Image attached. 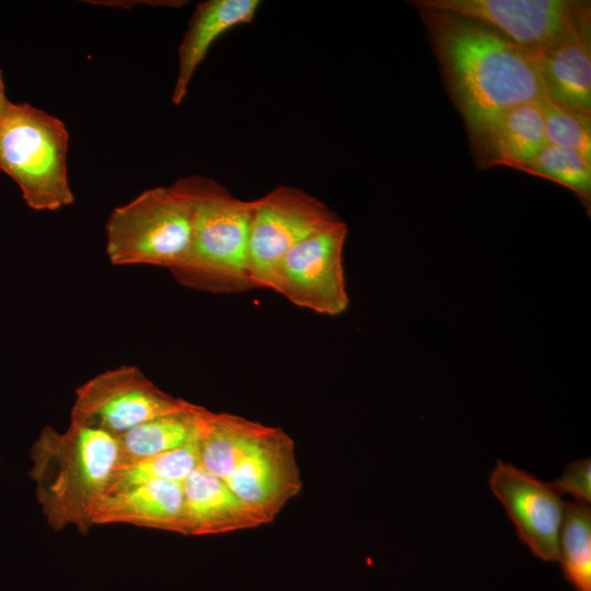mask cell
I'll return each instance as SVG.
<instances>
[{"instance_id": "obj_1", "label": "cell", "mask_w": 591, "mask_h": 591, "mask_svg": "<svg viewBox=\"0 0 591 591\" xmlns=\"http://www.w3.org/2000/svg\"><path fill=\"white\" fill-rule=\"evenodd\" d=\"M418 8L472 140L506 111L545 97L530 51L471 19Z\"/></svg>"}, {"instance_id": "obj_2", "label": "cell", "mask_w": 591, "mask_h": 591, "mask_svg": "<svg viewBox=\"0 0 591 591\" xmlns=\"http://www.w3.org/2000/svg\"><path fill=\"white\" fill-rule=\"evenodd\" d=\"M30 476L48 525L85 534L120 461L118 437L70 421L65 431L42 429L31 452Z\"/></svg>"}, {"instance_id": "obj_3", "label": "cell", "mask_w": 591, "mask_h": 591, "mask_svg": "<svg viewBox=\"0 0 591 591\" xmlns=\"http://www.w3.org/2000/svg\"><path fill=\"white\" fill-rule=\"evenodd\" d=\"M187 179L193 200L190 247L171 274L185 287L212 293L252 289L247 265L251 200L236 198L212 178Z\"/></svg>"}, {"instance_id": "obj_4", "label": "cell", "mask_w": 591, "mask_h": 591, "mask_svg": "<svg viewBox=\"0 0 591 591\" xmlns=\"http://www.w3.org/2000/svg\"><path fill=\"white\" fill-rule=\"evenodd\" d=\"M193 200L187 177L143 190L108 215L106 254L116 266L148 265L170 271L187 257Z\"/></svg>"}, {"instance_id": "obj_5", "label": "cell", "mask_w": 591, "mask_h": 591, "mask_svg": "<svg viewBox=\"0 0 591 591\" xmlns=\"http://www.w3.org/2000/svg\"><path fill=\"white\" fill-rule=\"evenodd\" d=\"M68 144L66 125L28 103L10 102L0 116V170L18 184L30 208L54 211L73 204Z\"/></svg>"}, {"instance_id": "obj_6", "label": "cell", "mask_w": 591, "mask_h": 591, "mask_svg": "<svg viewBox=\"0 0 591 591\" xmlns=\"http://www.w3.org/2000/svg\"><path fill=\"white\" fill-rule=\"evenodd\" d=\"M338 219L324 202L296 187L278 186L251 200L247 265L252 287L269 289L282 257Z\"/></svg>"}, {"instance_id": "obj_7", "label": "cell", "mask_w": 591, "mask_h": 591, "mask_svg": "<svg viewBox=\"0 0 591 591\" xmlns=\"http://www.w3.org/2000/svg\"><path fill=\"white\" fill-rule=\"evenodd\" d=\"M189 404L162 391L136 366L124 364L94 375L76 390L70 421L119 437Z\"/></svg>"}, {"instance_id": "obj_8", "label": "cell", "mask_w": 591, "mask_h": 591, "mask_svg": "<svg viewBox=\"0 0 591 591\" xmlns=\"http://www.w3.org/2000/svg\"><path fill=\"white\" fill-rule=\"evenodd\" d=\"M347 232L338 219L298 243L276 267L269 289L318 314L343 313L349 304L343 264Z\"/></svg>"}, {"instance_id": "obj_9", "label": "cell", "mask_w": 591, "mask_h": 591, "mask_svg": "<svg viewBox=\"0 0 591 591\" xmlns=\"http://www.w3.org/2000/svg\"><path fill=\"white\" fill-rule=\"evenodd\" d=\"M412 4L476 21L530 53L591 18L590 1L577 0H417Z\"/></svg>"}, {"instance_id": "obj_10", "label": "cell", "mask_w": 591, "mask_h": 591, "mask_svg": "<svg viewBox=\"0 0 591 591\" xmlns=\"http://www.w3.org/2000/svg\"><path fill=\"white\" fill-rule=\"evenodd\" d=\"M223 483L271 522L302 488L292 439L280 428L256 421Z\"/></svg>"}, {"instance_id": "obj_11", "label": "cell", "mask_w": 591, "mask_h": 591, "mask_svg": "<svg viewBox=\"0 0 591 591\" xmlns=\"http://www.w3.org/2000/svg\"><path fill=\"white\" fill-rule=\"evenodd\" d=\"M489 487L515 526L517 535L534 556L558 560V542L566 502L560 495L530 473L497 461Z\"/></svg>"}, {"instance_id": "obj_12", "label": "cell", "mask_w": 591, "mask_h": 591, "mask_svg": "<svg viewBox=\"0 0 591 591\" xmlns=\"http://www.w3.org/2000/svg\"><path fill=\"white\" fill-rule=\"evenodd\" d=\"M545 97L591 114V18L547 47L531 53Z\"/></svg>"}, {"instance_id": "obj_13", "label": "cell", "mask_w": 591, "mask_h": 591, "mask_svg": "<svg viewBox=\"0 0 591 591\" xmlns=\"http://www.w3.org/2000/svg\"><path fill=\"white\" fill-rule=\"evenodd\" d=\"M93 525L125 523L186 535L183 484L151 480L107 493Z\"/></svg>"}, {"instance_id": "obj_14", "label": "cell", "mask_w": 591, "mask_h": 591, "mask_svg": "<svg viewBox=\"0 0 591 591\" xmlns=\"http://www.w3.org/2000/svg\"><path fill=\"white\" fill-rule=\"evenodd\" d=\"M183 491L186 535H215L266 524L200 464L184 480Z\"/></svg>"}, {"instance_id": "obj_15", "label": "cell", "mask_w": 591, "mask_h": 591, "mask_svg": "<svg viewBox=\"0 0 591 591\" xmlns=\"http://www.w3.org/2000/svg\"><path fill=\"white\" fill-rule=\"evenodd\" d=\"M260 5L258 0H207L199 3L178 46V71L172 103L179 105L189 83L212 44L224 33L251 23Z\"/></svg>"}, {"instance_id": "obj_16", "label": "cell", "mask_w": 591, "mask_h": 591, "mask_svg": "<svg viewBox=\"0 0 591 591\" xmlns=\"http://www.w3.org/2000/svg\"><path fill=\"white\" fill-rule=\"evenodd\" d=\"M473 143L487 166L526 164L547 144L540 101L506 111Z\"/></svg>"}, {"instance_id": "obj_17", "label": "cell", "mask_w": 591, "mask_h": 591, "mask_svg": "<svg viewBox=\"0 0 591 591\" xmlns=\"http://www.w3.org/2000/svg\"><path fill=\"white\" fill-rule=\"evenodd\" d=\"M207 408L190 403L183 410L146 421L118 437L120 461L155 455L178 448L201 429Z\"/></svg>"}, {"instance_id": "obj_18", "label": "cell", "mask_w": 591, "mask_h": 591, "mask_svg": "<svg viewBox=\"0 0 591 591\" xmlns=\"http://www.w3.org/2000/svg\"><path fill=\"white\" fill-rule=\"evenodd\" d=\"M199 434L200 432L178 448L155 455L119 462L107 493L151 480L183 484L199 464Z\"/></svg>"}, {"instance_id": "obj_19", "label": "cell", "mask_w": 591, "mask_h": 591, "mask_svg": "<svg viewBox=\"0 0 591 591\" xmlns=\"http://www.w3.org/2000/svg\"><path fill=\"white\" fill-rule=\"evenodd\" d=\"M575 591H591V508L566 502L559 534L558 560Z\"/></svg>"}, {"instance_id": "obj_20", "label": "cell", "mask_w": 591, "mask_h": 591, "mask_svg": "<svg viewBox=\"0 0 591 591\" xmlns=\"http://www.w3.org/2000/svg\"><path fill=\"white\" fill-rule=\"evenodd\" d=\"M518 170L569 188L590 209L591 161L579 152L547 143L534 159Z\"/></svg>"}, {"instance_id": "obj_21", "label": "cell", "mask_w": 591, "mask_h": 591, "mask_svg": "<svg viewBox=\"0 0 591 591\" xmlns=\"http://www.w3.org/2000/svg\"><path fill=\"white\" fill-rule=\"evenodd\" d=\"M540 104L547 143L575 150L591 161V114L570 109L547 97Z\"/></svg>"}, {"instance_id": "obj_22", "label": "cell", "mask_w": 591, "mask_h": 591, "mask_svg": "<svg viewBox=\"0 0 591 591\" xmlns=\"http://www.w3.org/2000/svg\"><path fill=\"white\" fill-rule=\"evenodd\" d=\"M590 457L577 460L567 464L560 477L548 484L558 494H569L576 502L590 505Z\"/></svg>"}, {"instance_id": "obj_23", "label": "cell", "mask_w": 591, "mask_h": 591, "mask_svg": "<svg viewBox=\"0 0 591 591\" xmlns=\"http://www.w3.org/2000/svg\"><path fill=\"white\" fill-rule=\"evenodd\" d=\"M9 104H10V101L5 94V84L3 80V74H2V71L0 70V116L5 111Z\"/></svg>"}]
</instances>
